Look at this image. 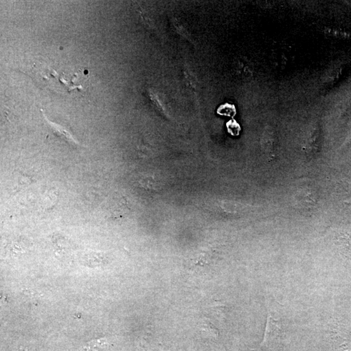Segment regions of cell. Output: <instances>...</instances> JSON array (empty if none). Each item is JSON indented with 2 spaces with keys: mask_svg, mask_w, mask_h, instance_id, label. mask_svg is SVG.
<instances>
[{
  "mask_svg": "<svg viewBox=\"0 0 351 351\" xmlns=\"http://www.w3.org/2000/svg\"><path fill=\"white\" fill-rule=\"evenodd\" d=\"M139 183L143 189L152 190V191H158L162 186V181L159 176L153 173L141 175Z\"/></svg>",
  "mask_w": 351,
  "mask_h": 351,
  "instance_id": "6da1fadb",
  "label": "cell"
},
{
  "mask_svg": "<svg viewBox=\"0 0 351 351\" xmlns=\"http://www.w3.org/2000/svg\"><path fill=\"white\" fill-rule=\"evenodd\" d=\"M262 148L265 151V153L268 154V156H271L273 154L274 147H275V135H274V131L272 130L271 127H267L264 131L262 138Z\"/></svg>",
  "mask_w": 351,
  "mask_h": 351,
  "instance_id": "7a4b0ae2",
  "label": "cell"
},
{
  "mask_svg": "<svg viewBox=\"0 0 351 351\" xmlns=\"http://www.w3.org/2000/svg\"><path fill=\"white\" fill-rule=\"evenodd\" d=\"M221 208L227 213H239L242 211L243 206L239 203L232 202H222L220 205Z\"/></svg>",
  "mask_w": 351,
  "mask_h": 351,
  "instance_id": "3957f363",
  "label": "cell"
},
{
  "mask_svg": "<svg viewBox=\"0 0 351 351\" xmlns=\"http://www.w3.org/2000/svg\"><path fill=\"white\" fill-rule=\"evenodd\" d=\"M106 340L104 339H100L94 340L90 342H88L84 348H82L81 351H99V349L103 348L104 346H107Z\"/></svg>",
  "mask_w": 351,
  "mask_h": 351,
  "instance_id": "277c9868",
  "label": "cell"
},
{
  "mask_svg": "<svg viewBox=\"0 0 351 351\" xmlns=\"http://www.w3.org/2000/svg\"><path fill=\"white\" fill-rule=\"evenodd\" d=\"M200 331L204 332L206 335L211 336H214L216 337L218 335V331L216 328L212 324V323L209 322V321H204L200 325Z\"/></svg>",
  "mask_w": 351,
  "mask_h": 351,
  "instance_id": "5b68a950",
  "label": "cell"
},
{
  "mask_svg": "<svg viewBox=\"0 0 351 351\" xmlns=\"http://www.w3.org/2000/svg\"><path fill=\"white\" fill-rule=\"evenodd\" d=\"M217 112L220 115L228 116V117H234L236 115V109L234 105L228 104V103L221 105L218 109Z\"/></svg>",
  "mask_w": 351,
  "mask_h": 351,
  "instance_id": "8992f818",
  "label": "cell"
},
{
  "mask_svg": "<svg viewBox=\"0 0 351 351\" xmlns=\"http://www.w3.org/2000/svg\"><path fill=\"white\" fill-rule=\"evenodd\" d=\"M226 126H227L228 132H229L230 134L234 135V136L240 134L241 128L239 124L237 123L236 120H230L227 124H226Z\"/></svg>",
  "mask_w": 351,
  "mask_h": 351,
  "instance_id": "52a82bcc",
  "label": "cell"
},
{
  "mask_svg": "<svg viewBox=\"0 0 351 351\" xmlns=\"http://www.w3.org/2000/svg\"><path fill=\"white\" fill-rule=\"evenodd\" d=\"M350 243H351L350 245H351V238H350Z\"/></svg>",
  "mask_w": 351,
  "mask_h": 351,
  "instance_id": "ba28073f",
  "label": "cell"
}]
</instances>
